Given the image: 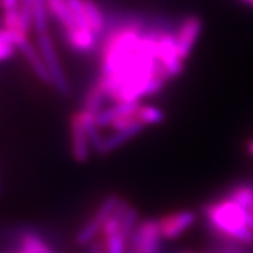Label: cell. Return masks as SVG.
Returning a JSON list of instances; mask_svg holds the SVG:
<instances>
[{"mask_svg":"<svg viewBox=\"0 0 253 253\" xmlns=\"http://www.w3.org/2000/svg\"><path fill=\"white\" fill-rule=\"evenodd\" d=\"M145 27L136 18L124 22L106 32L100 48V77L107 79L117 74L134 55L140 44Z\"/></svg>","mask_w":253,"mask_h":253,"instance_id":"cell-1","label":"cell"},{"mask_svg":"<svg viewBox=\"0 0 253 253\" xmlns=\"http://www.w3.org/2000/svg\"><path fill=\"white\" fill-rule=\"evenodd\" d=\"M203 216L213 237L253 246V230L250 228L251 212L225 196L207 203Z\"/></svg>","mask_w":253,"mask_h":253,"instance_id":"cell-2","label":"cell"},{"mask_svg":"<svg viewBox=\"0 0 253 253\" xmlns=\"http://www.w3.org/2000/svg\"><path fill=\"white\" fill-rule=\"evenodd\" d=\"M120 201H121V197L116 196V194H109L103 199L98 206V209L94 211L93 216L79 229L75 235V243L80 247H86L87 244L98 239L96 237L100 234L107 220L112 216L115 210L117 209Z\"/></svg>","mask_w":253,"mask_h":253,"instance_id":"cell-3","label":"cell"},{"mask_svg":"<svg viewBox=\"0 0 253 253\" xmlns=\"http://www.w3.org/2000/svg\"><path fill=\"white\" fill-rule=\"evenodd\" d=\"M38 49L44 59L51 77V86L63 96H70L71 85L68 81L58 51L55 49L54 40L48 34L38 35Z\"/></svg>","mask_w":253,"mask_h":253,"instance_id":"cell-4","label":"cell"},{"mask_svg":"<svg viewBox=\"0 0 253 253\" xmlns=\"http://www.w3.org/2000/svg\"><path fill=\"white\" fill-rule=\"evenodd\" d=\"M157 59L169 81L180 76L184 71V61L177 50L175 32L160 30L157 39Z\"/></svg>","mask_w":253,"mask_h":253,"instance_id":"cell-5","label":"cell"},{"mask_svg":"<svg viewBox=\"0 0 253 253\" xmlns=\"http://www.w3.org/2000/svg\"><path fill=\"white\" fill-rule=\"evenodd\" d=\"M162 241L157 220L147 218L140 221L130 237L126 253H162Z\"/></svg>","mask_w":253,"mask_h":253,"instance_id":"cell-6","label":"cell"},{"mask_svg":"<svg viewBox=\"0 0 253 253\" xmlns=\"http://www.w3.org/2000/svg\"><path fill=\"white\" fill-rule=\"evenodd\" d=\"M161 235L166 241H175L197 222V213L190 210H179L157 218Z\"/></svg>","mask_w":253,"mask_h":253,"instance_id":"cell-7","label":"cell"},{"mask_svg":"<svg viewBox=\"0 0 253 253\" xmlns=\"http://www.w3.org/2000/svg\"><path fill=\"white\" fill-rule=\"evenodd\" d=\"M71 131V152L72 157L79 164H85L90 157L91 144H90L89 135L86 126L84 124L83 116L80 111H76L70 119Z\"/></svg>","mask_w":253,"mask_h":253,"instance_id":"cell-8","label":"cell"},{"mask_svg":"<svg viewBox=\"0 0 253 253\" xmlns=\"http://www.w3.org/2000/svg\"><path fill=\"white\" fill-rule=\"evenodd\" d=\"M202 32V19L197 16H189L181 21L179 29L175 32L177 50L184 62L192 54L193 48Z\"/></svg>","mask_w":253,"mask_h":253,"instance_id":"cell-9","label":"cell"},{"mask_svg":"<svg viewBox=\"0 0 253 253\" xmlns=\"http://www.w3.org/2000/svg\"><path fill=\"white\" fill-rule=\"evenodd\" d=\"M143 128H144V126L138 122V124H134V125L128 126V127L121 128V130H113V131H111V134L103 138L99 151L96 154L103 156V154L112 153L116 149H119L120 147L126 144L127 141L134 139L136 135L140 134L143 131Z\"/></svg>","mask_w":253,"mask_h":253,"instance_id":"cell-10","label":"cell"},{"mask_svg":"<svg viewBox=\"0 0 253 253\" xmlns=\"http://www.w3.org/2000/svg\"><path fill=\"white\" fill-rule=\"evenodd\" d=\"M64 42H67L68 48L79 54H87L93 51L98 44V36L91 30L75 29L72 31L63 32Z\"/></svg>","mask_w":253,"mask_h":253,"instance_id":"cell-11","label":"cell"},{"mask_svg":"<svg viewBox=\"0 0 253 253\" xmlns=\"http://www.w3.org/2000/svg\"><path fill=\"white\" fill-rule=\"evenodd\" d=\"M46 3L49 14L61 25L62 31L67 32L77 29L67 0H46Z\"/></svg>","mask_w":253,"mask_h":253,"instance_id":"cell-12","label":"cell"},{"mask_svg":"<svg viewBox=\"0 0 253 253\" xmlns=\"http://www.w3.org/2000/svg\"><path fill=\"white\" fill-rule=\"evenodd\" d=\"M84 3H85V12H86V18L90 29L95 32V35L98 38H104L106 32L108 31L104 13L102 12L99 5L94 0H84Z\"/></svg>","mask_w":253,"mask_h":253,"instance_id":"cell-13","label":"cell"},{"mask_svg":"<svg viewBox=\"0 0 253 253\" xmlns=\"http://www.w3.org/2000/svg\"><path fill=\"white\" fill-rule=\"evenodd\" d=\"M19 250L27 253H55L44 238L31 231H25L19 235Z\"/></svg>","mask_w":253,"mask_h":253,"instance_id":"cell-14","label":"cell"},{"mask_svg":"<svg viewBox=\"0 0 253 253\" xmlns=\"http://www.w3.org/2000/svg\"><path fill=\"white\" fill-rule=\"evenodd\" d=\"M107 100H108V96L104 93V90L102 89L99 84L95 83L87 90L85 99H84L83 109H86L94 115H98L102 109L107 107Z\"/></svg>","mask_w":253,"mask_h":253,"instance_id":"cell-15","label":"cell"},{"mask_svg":"<svg viewBox=\"0 0 253 253\" xmlns=\"http://www.w3.org/2000/svg\"><path fill=\"white\" fill-rule=\"evenodd\" d=\"M34 12V30L36 35H42L49 32V9L46 0H32Z\"/></svg>","mask_w":253,"mask_h":253,"instance_id":"cell-16","label":"cell"},{"mask_svg":"<svg viewBox=\"0 0 253 253\" xmlns=\"http://www.w3.org/2000/svg\"><path fill=\"white\" fill-rule=\"evenodd\" d=\"M136 119L144 126L160 125L165 121V112L153 104H141L136 109Z\"/></svg>","mask_w":253,"mask_h":253,"instance_id":"cell-17","label":"cell"},{"mask_svg":"<svg viewBox=\"0 0 253 253\" xmlns=\"http://www.w3.org/2000/svg\"><path fill=\"white\" fill-rule=\"evenodd\" d=\"M209 253H253V246L215 237Z\"/></svg>","mask_w":253,"mask_h":253,"instance_id":"cell-18","label":"cell"},{"mask_svg":"<svg viewBox=\"0 0 253 253\" xmlns=\"http://www.w3.org/2000/svg\"><path fill=\"white\" fill-rule=\"evenodd\" d=\"M226 197L250 211L253 205V184H238L231 186Z\"/></svg>","mask_w":253,"mask_h":253,"instance_id":"cell-19","label":"cell"},{"mask_svg":"<svg viewBox=\"0 0 253 253\" xmlns=\"http://www.w3.org/2000/svg\"><path fill=\"white\" fill-rule=\"evenodd\" d=\"M139 224H140V221H139V211L135 207L130 206L121 221V234L127 239V242L135 231V229L138 228Z\"/></svg>","mask_w":253,"mask_h":253,"instance_id":"cell-20","label":"cell"},{"mask_svg":"<svg viewBox=\"0 0 253 253\" xmlns=\"http://www.w3.org/2000/svg\"><path fill=\"white\" fill-rule=\"evenodd\" d=\"M102 239L104 242L106 253H126L127 251V239L121 234V231Z\"/></svg>","mask_w":253,"mask_h":253,"instance_id":"cell-21","label":"cell"},{"mask_svg":"<svg viewBox=\"0 0 253 253\" xmlns=\"http://www.w3.org/2000/svg\"><path fill=\"white\" fill-rule=\"evenodd\" d=\"M84 253H106V247H104V242L102 238L95 239L90 244H87L86 247H84Z\"/></svg>","mask_w":253,"mask_h":253,"instance_id":"cell-22","label":"cell"},{"mask_svg":"<svg viewBox=\"0 0 253 253\" xmlns=\"http://www.w3.org/2000/svg\"><path fill=\"white\" fill-rule=\"evenodd\" d=\"M247 151H248V153H250L251 156H252V157H253V138L248 140V143H247Z\"/></svg>","mask_w":253,"mask_h":253,"instance_id":"cell-23","label":"cell"},{"mask_svg":"<svg viewBox=\"0 0 253 253\" xmlns=\"http://www.w3.org/2000/svg\"><path fill=\"white\" fill-rule=\"evenodd\" d=\"M180 253H197V252H192V251H183V252Z\"/></svg>","mask_w":253,"mask_h":253,"instance_id":"cell-24","label":"cell"},{"mask_svg":"<svg viewBox=\"0 0 253 253\" xmlns=\"http://www.w3.org/2000/svg\"><path fill=\"white\" fill-rule=\"evenodd\" d=\"M250 212H251V213H252V215H253V205H252V207H251V210H250Z\"/></svg>","mask_w":253,"mask_h":253,"instance_id":"cell-25","label":"cell"}]
</instances>
